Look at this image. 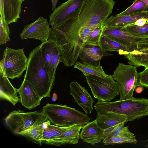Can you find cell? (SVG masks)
<instances>
[{
    "label": "cell",
    "instance_id": "cell-1",
    "mask_svg": "<svg viewBox=\"0 0 148 148\" xmlns=\"http://www.w3.org/2000/svg\"><path fill=\"white\" fill-rule=\"evenodd\" d=\"M24 79L33 86L42 97H50L54 85L45 66L40 45L29 53Z\"/></svg>",
    "mask_w": 148,
    "mask_h": 148
},
{
    "label": "cell",
    "instance_id": "cell-2",
    "mask_svg": "<svg viewBox=\"0 0 148 148\" xmlns=\"http://www.w3.org/2000/svg\"><path fill=\"white\" fill-rule=\"evenodd\" d=\"M94 106L97 114L112 112L125 114L127 117V122L148 115V99L144 98L97 102Z\"/></svg>",
    "mask_w": 148,
    "mask_h": 148
},
{
    "label": "cell",
    "instance_id": "cell-3",
    "mask_svg": "<svg viewBox=\"0 0 148 148\" xmlns=\"http://www.w3.org/2000/svg\"><path fill=\"white\" fill-rule=\"evenodd\" d=\"M41 112L51 123L62 127H69L75 124L83 126L91 119L86 114L66 105L48 103L42 108Z\"/></svg>",
    "mask_w": 148,
    "mask_h": 148
},
{
    "label": "cell",
    "instance_id": "cell-4",
    "mask_svg": "<svg viewBox=\"0 0 148 148\" xmlns=\"http://www.w3.org/2000/svg\"><path fill=\"white\" fill-rule=\"evenodd\" d=\"M139 73L137 67L119 63L114 71L112 77L119 86L120 99L123 100L133 98L135 88L138 86Z\"/></svg>",
    "mask_w": 148,
    "mask_h": 148
},
{
    "label": "cell",
    "instance_id": "cell-5",
    "mask_svg": "<svg viewBox=\"0 0 148 148\" xmlns=\"http://www.w3.org/2000/svg\"><path fill=\"white\" fill-rule=\"evenodd\" d=\"M94 97L98 102L110 101L119 95V86L112 75L102 77L84 74Z\"/></svg>",
    "mask_w": 148,
    "mask_h": 148
},
{
    "label": "cell",
    "instance_id": "cell-6",
    "mask_svg": "<svg viewBox=\"0 0 148 148\" xmlns=\"http://www.w3.org/2000/svg\"><path fill=\"white\" fill-rule=\"evenodd\" d=\"M28 58L25 54L24 48L13 49L6 47L0 61V68L10 79L20 78L27 69Z\"/></svg>",
    "mask_w": 148,
    "mask_h": 148
},
{
    "label": "cell",
    "instance_id": "cell-7",
    "mask_svg": "<svg viewBox=\"0 0 148 148\" xmlns=\"http://www.w3.org/2000/svg\"><path fill=\"white\" fill-rule=\"evenodd\" d=\"M85 0H68L62 3L49 16L52 27H58L66 22L78 16Z\"/></svg>",
    "mask_w": 148,
    "mask_h": 148
},
{
    "label": "cell",
    "instance_id": "cell-8",
    "mask_svg": "<svg viewBox=\"0 0 148 148\" xmlns=\"http://www.w3.org/2000/svg\"><path fill=\"white\" fill-rule=\"evenodd\" d=\"M41 114L37 111L25 112L20 110H15L10 112L4 120L14 133L19 135L32 125Z\"/></svg>",
    "mask_w": 148,
    "mask_h": 148
},
{
    "label": "cell",
    "instance_id": "cell-9",
    "mask_svg": "<svg viewBox=\"0 0 148 148\" xmlns=\"http://www.w3.org/2000/svg\"><path fill=\"white\" fill-rule=\"evenodd\" d=\"M40 46L45 66L50 79L54 84L57 67L62 62L60 52L55 42L52 39L42 42Z\"/></svg>",
    "mask_w": 148,
    "mask_h": 148
},
{
    "label": "cell",
    "instance_id": "cell-10",
    "mask_svg": "<svg viewBox=\"0 0 148 148\" xmlns=\"http://www.w3.org/2000/svg\"><path fill=\"white\" fill-rule=\"evenodd\" d=\"M50 25L47 19L40 17L35 21L25 26L21 34V38L22 40L36 39L45 42L49 38L51 29Z\"/></svg>",
    "mask_w": 148,
    "mask_h": 148
},
{
    "label": "cell",
    "instance_id": "cell-11",
    "mask_svg": "<svg viewBox=\"0 0 148 148\" xmlns=\"http://www.w3.org/2000/svg\"><path fill=\"white\" fill-rule=\"evenodd\" d=\"M22 105L29 110L39 105L43 98L27 80L24 79L20 87L17 89Z\"/></svg>",
    "mask_w": 148,
    "mask_h": 148
},
{
    "label": "cell",
    "instance_id": "cell-12",
    "mask_svg": "<svg viewBox=\"0 0 148 148\" xmlns=\"http://www.w3.org/2000/svg\"><path fill=\"white\" fill-rule=\"evenodd\" d=\"M69 86L70 93L73 97L74 101L86 114H90L93 110L94 101L87 90L76 81L71 82Z\"/></svg>",
    "mask_w": 148,
    "mask_h": 148
},
{
    "label": "cell",
    "instance_id": "cell-13",
    "mask_svg": "<svg viewBox=\"0 0 148 148\" xmlns=\"http://www.w3.org/2000/svg\"><path fill=\"white\" fill-rule=\"evenodd\" d=\"M136 48L124 55L129 64L138 67L148 68V37L137 42Z\"/></svg>",
    "mask_w": 148,
    "mask_h": 148
},
{
    "label": "cell",
    "instance_id": "cell-14",
    "mask_svg": "<svg viewBox=\"0 0 148 148\" xmlns=\"http://www.w3.org/2000/svg\"><path fill=\"white\" fill-rule=\"evenodd\" d=\"M102 34L116 41L126 47L129 52L136 48L137 42L143 38L133 36L125 31L122 28L116 27L103 30Z\"/></svg>",
    "mask_w": 148,
    "mask_h": 148
},
{
    "label": "cell",
    "instance_id": "cell-15",
    "mask_svg": "<svg viewBox=\"0 0 148 148\" xmlns=\"http://www.w3.org/2000/svg\"><path fill=\"white\" fill-rule=\"evenodd\" d=\"M142 18L148 19V12L143 11L126 16L112 15L108 18L102 24L103 30L116 28H123L133 24L138 20Z\"/></svg>",
    "mask_w": 148,
    "mask_h": 148
},
{
    "label": "cell",
    "instance_id": "cell-16",
    "mask_svg": "<svg viewBox=\"0 0 148 148\" xmlns=\"http://www.w3.org/2000/svg\"><path fill=\"white\" fill-rule=\"evenodd\" d=\"M110 54L104 52L99 45L85 44L82 48L79 58L82 62L100 65V61L104 56Z\"/></svg>",
    "mask_w": 148,
    "mask_h": 148
},
{
    "label": "cell",
    "instance_id": "cell-17",
    "mask_svg": "<svg viewBox=\"0 0 148 148\" xmlns=\"http://www.w3.org/2000/svg\"><path fill=\"white\" fill-rule=\"evenodd\" d=\"M51 124L48 118L42 114L39 116L32 125L19 135L24 136L33 142L41 146V140L44 129Z\"/></svg>",
    "mask_w": 148,
    "mask_h": 148
},
{
    "label": "cell",
    "instance_id": "cell-18",
    "mask_svg": "<svg viewBox=\"0 0 148 148\" xmlns=\"http://www.w3.org/2000/svg\"><path fill=\"white\" fill-rule=\"evenodd\" d=\"M106 137L104 130L98 126L96 119L83 126L79 135L83 141L92 145L101 142Z\"/></svg>",
    "mask_w": 148,
    "mask_h": 148
},
{
    "label": "cell",
    "instance_id": "cell-19",
    "mask_svg": "<svg viewBox=\"0 0 148 148\" xmlns=\"http://www.w3.org/2000/svg\"><path fill=\"white\" fill-rule=\"evenodd\" d=\"M82 126L75 124L69 128L58 137L43 142L42 144L60 146L66 144H77L79 138L80 132Z\"/></svg>",
    "mask_w": 148,
    "mask_h": 148
},
{
    "label": "cell",
    "instance_id": "cell-20",
    "mask_svg": "<svg viewBox=\"0 0 148 148\" xmlns=\"http://www.w3.org/2000/svg\"><path fill=\"white\" fill-rule=\"evenodd\" d=\"M0 99L11 103L14 106L20 101L17 95V89L11 84L8 78L0 68Z\"/></svg>",
    "mask_w": 148,
    "mask_h": 148
},
{
    "label": "cell",
    "instance_id": "cell-21",
    "mask_svg": "<svg viewBox=\"0 0 148 148\" xmlns=\"http://www.w3.org/2000/svg\"><path fill=\"white\" fill-rule=\"evenodd\" d=\"M127 120L126 115L112 112L97 114L96 119L98 126L104 130L120 123H126Z\"/></svg>",
    "mask_w": 148,
    "mask_h": 148
},
{
    "label": "cell",
    "instance_id": "cell-22",
    "mask_svg": "<svg viewBox=\"0 0 148 148\" xmlns=\"http://www.w3.org/2000/svg\"><path fill=\"white\" fill-rule=\"evenodd\" d=\"M24 0H3L5 20L8 24L20 18L21 6Z\"/></svg>",
    "mask_w": 148,
    "mask_h": 148
},
{
    "label": "cell",
    "instance_id": "cell-23",
    "mask_svg": "<svg viewBox=\"0 0 148 148\" xmlns=\"http://www.w3.org/2000/svg\"><path fill=\"white\" fill-rule=\"evenodd\" d=\"M99 45L105 52L115 51L120 55H124L129 52L126 47L109 37L102 34Z\"/></svg>",
    "mask_w": 148,
    "mask_h": 148
},
{
    "label": "cell",
    "instance_id": "cell-24",
    "mask_svg": "<svg viewBox=\"0 0 148 148\" xmlns=\"http://www.w3.org/2000/svg\"><path fill=\"white\" fill-rule=\"evenodd\" d=\"M73 67L80 71L83 74H87L102 77H107L109 75L106 73L101 65H95L77 62Z\"/></svg>",
    "mask_w": 148,
    "mask_h": 148
},
{
    "label": "cell",
    "instance_id": "cell-25",
    "mask_svg": "<svg viewBox=\"0 0 148 148\" xmlns=\"http://www.w3.org/2000/svg\"><path fill=\"white\" fill-rule=\"evenodd\" d=\"M125 122H122L112 126L104 130L106 136H119L127 138H131L135 136L130 132L127 126L124 127Z\"/></svg>",
    "mask_w": 148,
    "mask_h": 148
},
{
    "label": "cell",
    "instance_id": "cell-26",
    "mask_svg": "<svg viewBox=\"0 0 148 148\" xmlns=\"http://www.w3.org/2000/svg\"><path fill=\"white\" fill-rule=\"evenodd\" d=\"M69 127H60L51 124L49 125L44 131L41 140L42 144L45 141L58 137L66 130Z\"/></svg>",
    "mask_w": 148,
    "mask_h": 148
},
{
    "label": "cell",
    "instance_id": "cell-27",
    "mask_svg": "<svg viewBox=\"0 0 148 148\" xmlns=\"http://www.w3.org/2000/svg\"><path fill=\"white\" fill-rule=\"evenodd\" d=\"M122 28L125 31L135 37L142 38L148 37V22L142 26L131 24Z\"/></svg>",
    "mask_w": 148,
    "mask_h": 148
},
{
    "label": "cell",
    "instance_id": "cell-28",
    "mask_svg": "<svg viewBox=\"0 0 148 148\" xmlns=\"http://www.w3.org/2000/svg\"><path fill=\"white\" fill-rule=\"evenodd\" d=\"M105 145L115 144L134 143L137 142L135 136L131 138H124L119 136H107L103 140Z\"/></svg>",
    "mask_w": 148,
    "mask_h": 148
},
{
    "label": "cell",
    "instance_id": "cell-29",
    "mask_svg": "<svg viewBox=\"0 0 148 148\" xmlns=\"http://www.w3.org/2000/svg\"><path fill=\"white\" fill-rule=\"evenodd\" d=\"M146 5L141 0H135L133 3L122 12L116 14L119 16H126L144 11Z\"/></svg>",
    "mask_w": 148,
    "mask_h": 148
},
{
    "label": "cell",
    "instance_id": "cell-30",
    "mask_svg": "<svg viewBox=\"0 0 148 148\" xmlns=\"http://www.w3.org/2000/svg\"><path fill=\"white\" fill-rule=\"evenodd\" d=\"M0 45L5 44L10 40L8 24L0 18Z\"/></svg>",
    "mask_w": 148,
    "mask_h": 148
},
{
    "label": "cell",
    "instance_id": "cell-31",
    "mask_svg": "<svg viewBox=\"0 0 148 148\" xmlns=\"http://www.w3.org/2000/svg\"><path fill=\"white\" fill-rule=\"evenodd\" d=\"M103 31L101 25L96 28L89 36L85 44L99 45Z\"/></svg>",
    "mask_w": 148,
    "mask_h": 148
},
{
    "label": "cell",
    "instance_id": "cell-32",
    "mask_svg": "<svg viewBox=\"0 0 148 148\" xmlns=\"http://www.w3.org/2000/svg\"><path fill=\"white\" fill-rule=\"evenodd\" d=\"M138 85L148 88V68L139 73Z\"/></svg>",
    "mask_w": 148,
    "mask_h": 148
},
{
    "label": "cell",
    "instance_id": "cell-33",
    "mask_svg": "<svg viewBox=\"0 0 148 148\" xmlns=\"http://www.w3.org/2000/svg\"><path fill=\"white\" fill-rule=\"evenodd\" d=\"M0 18L2 21L6 22L5 20L3 0H0Z\"/></svg>",
    "mask_w": 148,
    "mask_h": 148
},
{
    "label": "cell",
    "instance_id": "cell-34",
    "mask_svg": "<svg viewBox=\"0 0 148 148\" xmlns=\"http://www.w3.org/2000/svg\"><path fill=\"white\" fill-rule=\"evenodd\" d=\"M148 22V19L145 18H142L138 20L134 24L138 26H142Z\"/></svg>",
    "mask_w": 148,
    "mask_h": 148
},
{
    "label": "cell",
    "instance_id": "cell-35",
    "mask_svg": "<svg viewBox=\"0 0 148 148\" xmlns=\"http://www.w3.org/2000/svg\"><path fill=\"white\" fill-rule=\"evenodd\" d=\"M59 0H51V3L52 9L54 11L56 8V6Z\"/></svg>",
    "mask_w": 148,
    "mask_h": 148
},
{
    "label": "cell",
    "instance_id": "cell-36",
    "mask_svg": "<svg viewBox=\"0 0 148 148\" xmlns=\"http://www.w3.org/2000/svg\"><path fill=\"white\" fill-rule=\"evenodd\" d=\"M141 0L143 1L145 3L146 5V7L144 11L148 12V0Z\"/></svg>",
    "mask_w": 148,
    "mask_h": 148
},
{
    "label": "cell",
    "instance_id": "cell-37",
    "mask_svg": "<svg viewBox=\"0 0 148 148\" xmlns=\"http://www.w3.org/2000/svg\"><path fill=\"white\" fill-rule=\"evenodd\" d=\"M58 96L56 93H54L52 95V100L54 101H56L58 99Z\"/></svg>",
    "mask_w": 148,
    "mask_h": 148
},
{
    "label": "cell",
    "instance_id": "cell-38",
    "mask_svg": "<svg viewBox=\"0 0 148 148\" xmlns=\"http://www.w3.org/2000/svg\"><path fill=\"white\" fill-rule=\"evenodd\" d=\"M145 141V142H147V141H148V140H145V141ZM147 147H148V145L147 146Z\"/></svg>",
    "mask_w": 148,
    "mask_h": 148
}]
</instances>
